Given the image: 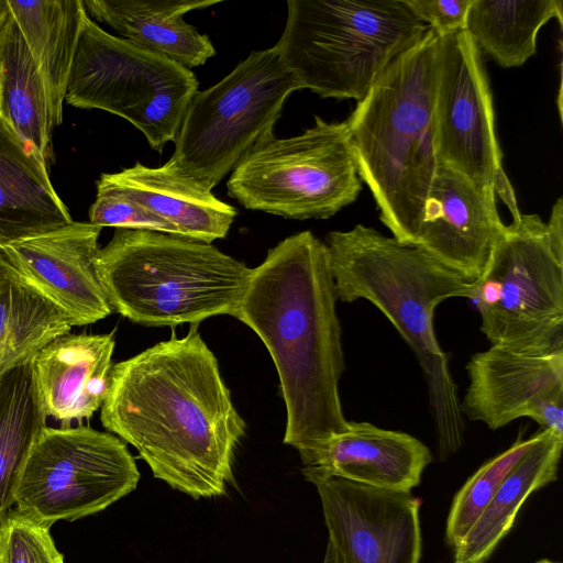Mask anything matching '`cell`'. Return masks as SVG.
<instances>
[{
  "instance_id": "obj_1",
  "label": "cell",
  "mask_w": 563,
  "mask_h": 563,
  "mask_svg": "<svg viewBox=\"0 0 563 563\" xmlns=\"http://www.w3.org/2000/svg\"><path fill=\"white\" fill-rule=\"evenodd\" d=\"M100 419L156 478L195 499L221 496L233 481L246 426L195 327L113 364Z\"/></svg>"
},
{
  "instance_id": "obj_2",
  "label": "cell",
  "mask_w": 563,
  "mask_h": 563,
  "mask_svg": "<svg viewBox=\"0 0 563 563\" xmlns=\"http://www.w3.org/2000/svg\"><path fill=\"white\" fill-rule=\"evenodd\" d=\"M336 300L327 246L302 231L252 268L234 314L274 361L287 415L284 443L298 451L305 466L350 424L339 393L344 353Z\"/></svg>"
},
{
  "instance_id": "obj_3",
  "label": "cell",
  "mask_w": 563,
  "mask_h": 563,
  "mask_svg": "<svg viewBox=\"0 0 563 563\" xmlns=\"http://www.w3.org/2000/svg\"><path fill=\"white\" fill-rule=\"evenodd\" d=\"M324 244L336 298L369 301L415 353L427 382L439 455L455 453L465 424L449 358L435 335L434 310L449 298H467L476 280L363 224L330 232Z\"/></svg>"
},
{
  "instance_id": "obj_4",
  "label": "cell",
  "mask_w": 563,
  "mask_h": 563,
  "mask_svg": "<svg viewBox=\"0 0 563 563\" xmlns=\"http://www.w3.org/2000/svg\"><path fill=\"white\" fill-rule=\"evenodd\" d=\"M439 35L395 58L345 120L358 175L380 221L411 245L438 169L433 101Z\"/></svg>"
},
{
  "instance_id": "obj_5",
  "label": "cell",
  "mask_w": 563,
  "mask_h": 563,
  "mask_svg": "<svg viewBox=\"0 0 563 563\" xmlns=\"http://www.w3.org/2000/svg\"><path fill=\"white\" fill-rule=\"evenodd\" d=\"M96 263L112 310L148 327L234 317L252 271L211 243L129 229H115Z\"/></svg>"
},
{
  "instance_id": "obj_6",
  "label": "cell",
  "mask_w": 563,
  "mask_h": 563,
  "mask_svg": "<svg viewBox=\"0 0 563 563\" xmlns=\"http://www.w3.org/2000/svg\"><path fill=\"white\" fill-rule=\"evenodd\" d=\"M428 30L404 0H288L273 49L299 89L358 102Z\"/></svg>"
},
{
  "instance_id": "obj_7",
  "label": "cell",
  "mask_w": 563,
  "mask_h": 563,
  "mask_svg": "<svg viewBox=\"0 0 563 563\" xmlns=\"http://www.w3.org/2000/svg\"><path fill=\"white\" fill-rule=\"evenodd\" d=\"M467 298L490 345L563 352V255L538 214L520 212L505 224Z\"/></svg>"
},
{
  "instance_id": "obj_8",
  "label": "cell",
  "mask_w": 563,
  "mask_h": 563,
  "mask_svg": "<svg viewBox=\"0 0 563 563\" xmlns=\"http://www.w3.org/2000/svg\"><path fill=\"white\" fill-rule=\"evenodd\" d=\"M198 86L189 68L108 33L87 13L65 101L125 119L153 150L162 152L168 142H175Z\"/></svg>"
},
{
  "instance_id": "obj_9",
  "label": "cell",
  "mask_w": 563,
  "mask_h": 563,
  "mask_svg": "<svg viewBox=\"0 0 563 563\" xmlns=\"http://www.w3.org/2000/svg\"><path fill=\"white\" fill-rule=\"evenodd\" d=\"M298 84L271 48L252 52L216 85L191 99L168 159L212 190L258 143L274 135Z\"/></svg>"
},
{
  "instance_id": "obj_10",
  "label": "cell",
  "mask_w": 563,
  "mask_h": 563,
  "mask_svg": "<svg viewBox=\"0 0 563 563\" xmlns=\"http://www.w3.org/2000/svg\"><path fill=\"white\" fill-rule=\"evenodd\" d=\"M227 188L250 210L297 220L334 216L362 189L346 121L316 115L299 135L265 139L238 163Z\"/></svg>"
},
{
  "instance_id": "obj_11",
  "label": "cell",
  "mask_w": 563,
  "mask_h": 563,
  "mask_svg": "<svg viewBox=\"0 0 563 563\" xmlns=\"http://www.w3.org/2000/svg\"><path fill=\"white\" fill-rule=\"evenodd\" d=\"M124 442L90 427H45L23 465L15 509L52 526L97 514L137 486Z\"/></svg>"
},
{
  "instance_id": "obj_12",
  "label": "cell",
  "mask_w": 563,
  "mask_h": 563,
  "mask_svg": "<svg viewBox=\"0 0 563 563\" xmlns=\"http://www.w3.org/2000/svg\"><path fill=\"white\" fill-rule=\"evenodd\" d=\"M438 165L467 180L489 201L520 211L495 133L492 92L482 54L466 30L439 36L433 101Z\"/></svg>"
},
{
  "instance_id": "obj_13",
  "label": "cell",
  "mask_w": 563,
  "mask_h": 563,
  "mask_svg": "<svg viewBox=\"0 0 563 563\" xmlns=\"http://www.w3.org/2000/svg\"><path fill=\"white\" fill-rule=\"evenodd\" d=\"M319 494L329 541L342 563H420V501L410 492L309 475Z\"/></svg>"
},
{
  "instance_id": "obj_14",
  "label": "cell",
  "mask_w": 563,
  "mask_h": 563,
  "mask_svg": "<svg viewBox=\"0 0 563 563\" xmlns=\"http://www.w3.org/2000/svg\"><path fill=\"white\" fill-rule=\"evenodd\" d=\"M460 410L497 430L518 418L563 437V352L529 354L490 345L466 364Z\"/></svg>"
},
{
  "instance_id": "obj_15",
  "label": "cell",
  "mask_w": 563,
  "mask_h": 563,
  "mask_svg": "<svg viewBox=\"0 0 563 563\" xmlns=\"http://www.w3.org/2000/svg\"><path fill=\"white\" fill-rule=\"evenodd\" d=\"M101 229L90 222L73 221L3 246L0 253L76 325L90 324L113 311L96 263Z\"/></svg>"
},
{
  "instance_id": "obj_16",
  "label": "cell",
  "mask_w": 563,
  "mask_h": 563,
  "mask_svg": "<svg viewBox=\"0 0 563 563\" xmlns=\"http://www.w3.org/2000/svg\"><path fill=\"white\" fill-rule=\"evenodd\" d=\"M504 228L496 203L465 177L439 165L411 246L476 280Z\"/></svg>"
},
{
  "instance_id": "obj_17",
  "label": "cell",
  "mask_w": 563,
  "mask_h": 563,
  "mask_svg": "<svg viewBox=\"0 0 563 563\" xmlns=\"http://www.w3.org/2000/svg\"><path fill=\"white\" fill-rule=\"evenodd\" d=\"M432 462L429 448L417 438L371 422L350 421L332 435L302 468L305 477L323 475L374 488L411 492Z\"/></svg>"
},
{
  "instance_id": "obj_18",
  "label": "cell",
  "mask_w": 563,
  "mask_h": 563,
  "mask_svg": "<svg viewBox=\"0 0 563 563\" xmlns=\"http://www.w3.org/2000/svg\"><path fill=\"white\" fill-rule=\"evenodd\" d=\"M114 345L112 334L67 332L35 353L30 362L46 417L68 427L101 408Z\"/></svg>"
},
{
  "instance_id": "obj_19",
  "label": "cell",
  "mask_w": 563,
  "mask_h": 563,
  "mask_svg": "<svg viewBox=\"0 0 563 563\" xmlns=\"http://www.w3.org/2000/svg\"><path fill=\"white\" fill-rule=\"evenodd\" d=\"M129 197L174 225L180 236L211 243L227 236L236 210L211 190L177 169L169 161L159 167L139 162L97 180Z\"/></svg>"
},
{
  "instance_id": "obj_20",
  "label": "cell",
  "mask_w": 563,
  "mask_h": 563,
  "mask_svg": "<svg viewBox=\"0 0 563 563\" xmlns=\"http://www.w3.org/2000/svg\"><path fill=\"white\" fill-rule=\"evenodd\" d=\"M218 0H84L88 15L115 30L141 47L159 53L187 67H198L216 55L209 36L186 23L192 10Z\"/></svg>"
},
{
  "instance_id": "obj_21",
  "label": "cell",
  "mask_w": 563,
  "mask_h": 563,
  "mask_svg": "<svg viewBox=\"0 0 563 563\" xmlns=\"http://www.w3.org/2000/svg\"><path fill=\"white\" fill-rule=\"evenodd\" d=\"M73 221L47 167L0 119V249Z\"/></svg>"
},
{
  "instance_id": "obj_22",
  "label": "cell",
  "mask_w": 563,
  "mask_h": 563,
  "mask_svg": "<svg viewBox=\"0 0 563 563\" xmlns=\"http://www.w3.org/2000/svg\"><path fill=\"white\" fill-rule=\"evenodd\" d=\"M563 437L539 431L536 444L511 468L463 539L453 548V563H485L510 531L517 514L536 490L556 481Z\"/></svg>"
},
{
  "instance_id": "obj_23",
  "label": "cell",
  "mask_w": 563,
  "mask_h": 563,
  "mask_svg": "<svg viewBox=\"0 0 563 563\" xmlns=\"http://www.w3.org/2000/svg\"><path fill=\"white\" fill-rule=\"evenodd\" d=\"M43 78L54 126L63 122L66 86L87 15L84 0H7Z\"/></svg>"
},
{
  "instance_id": "obj_24",
  "label": "cell",
  "mask_w": 563,
  "mask_h": 563,
  "mask_svg": "<svg viewBox=\"0 0 563 563\" xmlns=\"http://www.w3.org/2000/svg\"><path fill=\"white\" fill-rule=\"evenodd\" d=\"M0 119L47 167L55 128L48 96L10 12L0 31Z\"/></svg>"
},
{
  "instance_id": "obj_25",
  "label": "cell",
  "mask_w": 563,
  "mask_h": 563,
  "mask_svg": "<svg viewBox=\"0 0 563 563\" xmlns=\"http://www.w3.org/2000/svg\"><path fill=\"white\" fill-rule=\"evenodd\" d=\"M561 0H473L465 30L481 54L504 68L518 67L536 54L539 30L555 18Z\"/></svg>"
},
{
  "instance_id": "obj_26",
  "label": "cell",
  "mask_w": 563,
  "mask_h": 563,
  "mask_svg": "<svg viewBox=\"0 0 563 563\" xmlns=\"http://www.w3.org/2000/svg\"><path fill=\"white\" fill-rule=\"evenodd\" d=\"M46 418L30 361L0 376V519L14 506L23 465Z\"/></svg>"
},
{
  "instance_id": "obj_27",
  "label": "cell",
  "mask_w": 563,
  "mask_h": 563,
  "mask_svg": "<svg viewBox=\"0 0 563 563\" xmlns=\"http://www.w3.org/2000/svg\"><path fill=\"white\" fill-rule=\"evenodd\" d=\"M75 320L16 275L0 285V376L31 361L54 338L69 332Z\"/></svg>"
},
{
  "instance_id": "obj_28",
  "label": "cell",
  "mask_w": 563,
  "mask_h": 563,
  "mask_svg": "<svg viewBox=\"0 0 563 563\" xmlns=\"http://www.w3.org/2000/svg\"><path fill=\"white\" fill-rule=\"evenodd\" d=\"M539 432L517 441L483 464L455 494L446 519L445 541L454 548L483 512L511 468L536 444Z\"/></svg>"
},
{
  "instance_id": "obj_29",
  "label": "cell",
  "mask_w": 563,
  "mask_h": 563,
  "mask_svg": "<svg viewBox=\"0 0 563 563\" xmlns=\"http://www.w3.org/2000/svg\"><path fill=\"white\" fill-rule=\"evenodd\" d=\"M49 526L16 509L0 519V563H64Z\"/></svg>"
},
{
  "instance_id": "obj_30",
  "label": "cell",
  "mask_w": 563,
  "mask_h": 563,
  "mask_svg": "<svg viewBox=\"0 0 563 563\" xmlns=\"http://www.w3.org/2000/svg\"><path fill=\"white\" fill-rule=\"evenodd\" d=\"M89 222L100 228L154 231L180 236L174 225L99 181L95 201L89 208Z\"/></svg>"
},
{
  "instance_id": "obj_31",
  "label": "cell",
  "mask_w": 563,
  "mask_h": 563,
  "mask_svg": "<svg viewBox=\"0 0 563 563\" xmlns=\"http://www.w3.org/2000/svg\"><path fill=\"white\" fill-rule=\"evenodd\" d=\"M411 12L439 36L465 30L473 0H404Z\"/></svg>"
},
{
  "instance_id": "obj_32",
  "label": "cell",
  "mask_w": 563,
  "mask_h": 563,
  "mask_svg": "<svg viewBox=\"0 0 563 563\" xmlns=\"http://www.w3.org/2000/svg\"><path fill=\"white\" fill-rule=\"evenodd\" d=\"M549 239L555 251L563 255V200L559 198L552 207L549 220L545 222Z\"/></svg>"
},
{
  "instance_id": "obj_33",
  "label": "cell",
  "mask_w": 563,
  "mask_h": 563,
  "mask_svg": "<svg viewBox=\"0 0 563 563\" xmlns=\"http://www.w3.org/2000/svg\"><path fill=\"white\" fill-rule=\"evenodd\" d=\"M16 275H19V273L0 253V285Z\"/></svg>"
},
{
  "instance_id": "obj_34",
  "label": "cell",
  "mask_w": 563,
  "mask_h": 563,
  "mask_svg": "<svg viewBox=\"0 0 563 563\" xmlns=\"http://www.w3.org/2000/svg\"><path fill=\"white\" fill-rule=\"evenodd\" d=\"M323 563H342L341 558L331 541H328Z\"/></svg>"
},
{
  "instance_id": "obj_35",
  "label": "cell",
  "mask_w": 563,
  "mask_h": 563,
  "mask_svg": "<svg viewBox=\"0 0 563 563\" xmlns=\"http://www.w3.org/2000/svg\"><path fill=\"white\" fill-rule=\"evenodd\" d=\"M9 16V5L7 0H0V31Z\"/></svg>"
},
{
  "instance_id": "obj_36",
  "label": "cell",
  "mask_w": 563,
  "mask_h": 563,
  "mask_svg": "<svg viewBox=\"0 0 563 563\" xmlns=\"http://www.w3.org/2000/svg\"><path fill=\"white\" fill-rule=\"evenodd\" d=\"M536 563H559V562H553V561H550L548 559H542V560H540V561H538Z\"/></svg>"
}]
</instances>
